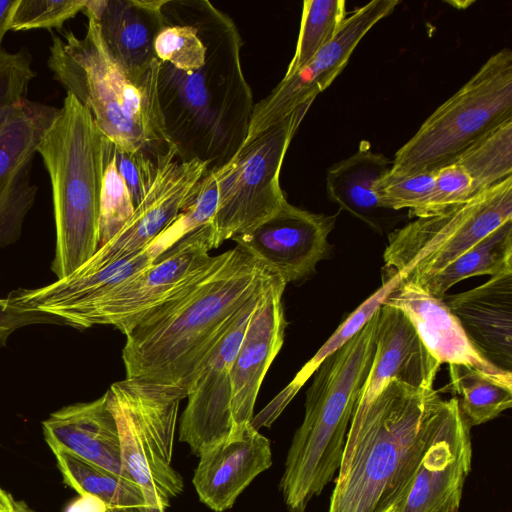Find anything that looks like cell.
<instances>
[{"mask_svg":"<svg viewBox=\"0 0 512 512\" xmlns=\"http://www.w3.org/2000/svg\"><path fill=\"white\" fill-rule=\"evenodd\" d=\"M275 274L237 246L210 261L122 333L126 378L188 394L236 314Z\"/></svg>","mask_w":512,"mask_h":512,"instance_id":"cell-1","label":"cell"},{"mask_svg":"<svg viewBox=\"0 0 512 512\" xmlns=\"http://www.w3.org/2000/svg\"><path fill=\"white\" fill-rule=\"evenodd\" d=\"M200 4L205 62L180 71L159 61L157 92L165 133L177 159L205 162L215 171L241 149L255 104L242 69L236 24L211 2Z\"/></svg>","mask_w":512,"mask_h":512,"instance_id":"cell-2","label":"cell"},{"mask_svg":"<svg viewBox=\"0 0 512 512\" xmlns=\"http://www.w3.org/2000/svg\"><path fill=\"white\" fill-rule=\"evenodd\" d=\"M443 404L434 388L394 379L356 406L328 512H392L413 482Z\"/></svg>","mask_w":512,"mask_h":512,"instance_id":"cell-3","label":"cell"},{"mask_svg":"<svg viewBox=\"0 0 512 512\" xmlns=\"http://www.w3.org/2000/svg\"><path fill=\"white\" fill-rule=\"evenodd\" d=\"M87 18L83 37L72 31L52 34L48 68L118 150L157 157L172 146L158 101L160 62L141 75L128 72L112 56L98 22Z\"/></svg>","mask_w":512,"mask_h":512,"instance_id":"cell-4","label":"cell"},{"mask_svg":"<svg viewBox=\"0 0 512 512\" xmlns=\"http://www.w3.org/2000/svg\"><path fill=\"white\" fill-rule=\"evenodd\" d=\"M377 312L326 357L306 392L304 419L292 438L279 483L289 512H306L339 469L347 432L375 353Z\"/></svg>","mask_w":512,"mask_h":512,"instance_id":"cell-5","label":"cell"},{"mask_svg":"<svg viewBox=\"0 0 512 512\" xmlns=\"http://www.w3.org/2000/svg\"><path fill=\"white\" fill-rule=\"evenodd\" d=\"M104 140L89 111L67 94L38 147L52 188V271L58 279L82 266L99 247Z\"/></svg>","mask_w":512,"mask_h":512,"instance_id":"cell-6","label":"cell"},{"mask_svg":"<svg viewBox=\"0 0 512 512\" xmlns=\"http://www.w3.org/2000/svg\"><path fill=\"white\" fill-rule=\"evenodd\" d=\"M512 120V51L502 48L395 153L390 172L433 171Z\"/></svg>","mask_w":512,"mask_h":512,"instance_id":"cell-7","label":"cell"},{"mask_svg":"<svg viewBox=\"0 0 512 512\" xmlns=\"http://www.w3.org/2000/svg\"><path fill=\"white\" fill-rule=\"evenodd\" d=\"M106 394L122 463L142 491L144 512H166L184 487L171 461L179 403L187 395L176 387L130 378L113 383Z\"/></svg>","mask_w":512,"mask_h":512,"instance_id":"cell-8","label":"cell"},{"mask_svg":"<svg viewBox=\"0 0 512 512\" xmlns=\"http://www.w3.org/2000/svg\"><path fill=\"white\" fill-rule=\"evenodd\" d=\"M512 220V176L440 214L416 218L388 236L382 284L422 285L499 226Z\"/></svg>","mask_w":512,"mask_h":512,"instance_id":"cell-9","label":"cell"},{"mask_svg":"<svg viewBox=\"0 0 512 512\" xmlns=\"http://www.w3.org/2000/svg\"><path fill=\"white\" fill-rule=\"evenodd\" d=\"M310 106L296 109L259 134L219 168L218 204L211 223L215 248L269 218L287 202L280 186L281 167Z\"/></svg>","mask_w":512,"mask_h":512,"instance_id":"cell-10","label":"cell"},{"mask_svg":"<svg viewBox=\"0 0 512 512\" xmlns=\"http://www.w3.org/2000/svg\"><path fill=\"white\" fill-rule=\"evenodd\" d=\"M211 224L184 235L154 262L78 314L70 326L111 325L121 332L139 315L203 268L214 249Z\"/></svg>","mask_w":512,"mask_h":512,"instance_id":"cell-11","label":"cell"},{"mask_svg":"<svg viewBox=\"0 0 512 512\" xmlns=\"http://www.w3.org/2000/svg\"><path fill=\"white\" fill-rule=\"evenodd\" d=\"M399 4V0H374L348 16L338 34L302 69L289 77H283L268 96L254 105L243 145L296 109L312 104L315 97L328 88L343 71L362 38Z\"/></svg>","mask_w":512,"mask_h":512,"instance_id":"cell-12","label":"cell"},{"mask_svg":"<svg viewBox=\"0 0 512 512\" xmlns=\"http://www.w3.org/2000/svg\"><path fill=\"white\" fill-rule=\"evenodd\" d=\"M271 280L236 314L187 394L179 440L188 444L197 457L212 446L235 437L231 368L250 316Z\"/></svg>","mask_w":512,"mask_h":512,"instance_id":"cell-13","label":"cell"},{"mask_svg":"<svg viewBox=\"0 0 512 512\" xmlns=\"http://www.w3.org/2000/svg\"><path fill=\"white\" fill-rule=\"evenodd\" d=\"M470 429L458 398L444 400L436 431L413 482L392 512H460L463 487L471 470Z\"/></svg>","mask_w":512,"mask_h":512,"instance_id":"cell-14","label":"cell"},{"mask_svg":"<svg viewBox=\"0 0 512 512\" xmlns=\"http://www.w3.org/2000/svg\"><path fill=\"white\" fill-rule=\"evenodd\" d=\"M58 111L26 98L0 127V248L21 235L37 193L31 181L32 164Z\"/></svg>","mask_w":512,"mask_h":512,"instance_id":"cell-15","label":"cell"},{"mask_svg":"<svg viewBox=\"0 0 512 512\" xmlns=\"http://www.w3.org/2000/svg\"><path fill=\"white\" fill-rule=\"evenodd\" d=\"M207 171L205 162L178 160L173 146L160 154L156 177L147 195L120 231L83 265H105L146 249L179 215Z\"/></svg>","mask_w":512,"mask_h":512,"instance_id":"cell-16","label":"cell"},{"mask_svg":"<svg viewBox=\"0 0 512 512\" xmlns=\"http://www.w3.org/2000/svg\"><path fill=\"white\" fill-rule=\"evenodd\" d=\"M336 219L287 201L272 216L231 239L288 283L309 276L327 256Z\"/></svg>","mask_w":512,"mask_h":512,"instance_id":"cell-17","label":"cell"},{"mask_svg":"<svg viewBox=\"0 0 512 512\" xmlns=\"http://www.w3.org/2000/svg\"><path fill=\"white\" fill-rule=\"evenodd\" d=\"M286 282L275 274L253 310L231 368L235 437L253 421L263 379L279 353L287 321L282 302Z\"/></svg>","mask_w":512,"mask_h":512,"instance_id":"cell-18","label":"cell"},{"mask_svg":"<svg viewBox=\"0 0 512 512\" xmlns=\"http://www.w3.org/2000/svg\"><path fill=\"white\" fill-rule=\"evenodd\" d=\"M440 366L405 314L382 304L377 312L372 365L356 406L368 404L394 379L417 388H434Z\"/></svg>","mask_w":512,"mask_h":512,"instance_id":"cell-19","label":"cell"},{"mask_svg":"<svg viewBox=\"0 0 512 512\" xmlns=\"http://www.w3.org/2000/svg\"><path fill=\"white\" fill-rule=\"evenodd\" d=\"M271 465L270 440L251 423L240 436L204 451L192 482L203 504L214 512H224Z\"/></svg>","mask_w":512,"mask_h":512,"instance_id":"cell-20","label":"cell"},{"mask_svg":"<svg viewBox=\"0 0 512 512\" xmlns=\"http://www.w3.org/2000/svg\"><path fill=\"white\" fill-rule=\"evenodd\" d=\"M443 299L475 349L497 368L512 373V272Z\"/></svg>","mask_w":512,"mask_h":512,"instance_id":"cell-21","label":"cell"},{"mask_svg":"<svg viewBox=\"0 0 512 512\" xmlns=\"http://www.w3.org/2000/svg\"><path fill=\"white\" fill-rule=\"evenodd\" d=\"M382 304L393 306L405 314L440 364L468 366L495 376L512 374L488 362L469 341L443 299L434 297L421 286L399 281Z\"/></svg>","mask_w":512,"mask_h":512,"instance_id":"cell-22","label":"cell"},{"mask_svg":"<svg viewBox=\"0 0 512 512\" xmlns=\"http://www.w3.org/2000/svg\"><path fill=\"white\" fill-rule=\"evenodd\" d=\"M42 427L50 448L65 449L131 480L122 463L118 426L106 393L94 401L61 408L43 421Z\"/></svg>","mask_w":512,"mask_h":512,"instance_id":"cell-23","label":"cell"},{"mask_svg":"<svg viewBox=\"0 0 512 512\" xmlns=\"http://www.w3.org/2000/svg\"><path fill=\"white\" fill-rule=\"evenodd\" d=\"M163 0H86L82 12L94 18L112 56L130 73L141 75L159 60L154 39L162 26Z\"/></svg>","mask_w":512,"mask_h":512,"instance_id":"cell-24","label":"cell"},{"mask_svg":"<svg viewBox=\"0 0 512 512\" xmlns=\"http://www.w3.org/2000/svg\"><path fill=\"white\" fill-rule=\"evenodd\" d=\"M391 161L374 152L368 141H362L357 151L332 165L326 175V191L330 201L342 210L381 231L384 211L379 206L375 184L389 171Z\"/></svg>","mask_w":512,"mask_h":512,"instance_id":"cell-25","label":"cell"},{"mask_svg":"<svg viewBox=\"0 0 512 512\" xmlns=\"http://www.w3.org/2000/svg\"><path fill=\"white\" fill-rule=\"evenodd\" d=\"M512 272V220L499 226L421 286L438 299L458 282L480 275Z\"/></svg>","mask_w":512,"mask_h":512,"instance_id":"cell-26","label":"cell"},{"mask_svg":"<svg viewBox=\"0 0 512 512\" xmlns=\"http://www.w3.org/2000/svg\"><path fill=\"white\" fill-rule=\"evenodd\" d=\"M449 371V390L461 396L459 409L470 428L511 408L512 374L495 376L462 365H450Z\"/></svg>","mask_w":512,"mask_h":512,"instance_id":"cell-27","label":"cell"},{"mask_svg":"<svg viewBox=\"0 0 512 512\" xmlns=\"http://www.w3.org/2000/svg\"><path fill=\"white\" fill-rule=\"evenodd\" d=\"M63 481L79 495H91L108 508H139L145 511L140 487L133 481L105 470L62 448H51Z\"/></svg>","mask_w":512,"mask_h":512,"instance_id":"cell-28","label":"cell"},{"mask_svg":"<svg viewBox=\"0 0 512 512\" xmlns=\"http://www.w3.org/2000/svg\"><path fill=\"white\" fill-rule=\"evenodd\" d=\"M455 161L472 178L477 194L512 176V120L468 147Z\"/></svg>","mask_w":512,"mask_h":512,"instance_id":"cell-29","label":"cell"},{"mask_svg":"<svg viewBox=\"0 0 512 512\" xmlns=\"http://www.w3.org/2000/svg\"><path fill=\"white\" fill-rule=\"evenodd\" d=\"M346 18L345 0L304 1L296 49L284 77L302 69L338 34Z\"/></svg>","mask_w":512,"mask_h":512,"instance_id":"cell-30","label":"cell"},{"mask_svg":"<svg viewBox=\"0 0 512 512\" xmlns=\"http://www.w3.org/2000/svg\"><path fill=\"white\" fill-rule=\"evenodd\" d=\"M395 277L382 284L369 298L360 304L349 316L338 326L330 338L323 344L318 352L309 360L299 371L292 383L287 387L285 396L281 399L279 407L283 409L285 405L293 398L294 394L314 373L320 363L330 354L338 350L353 338L366 323L373 317L389 292L399 282Z\"/></svg>","mask_w":512,"mask_h":512,"instance_id":"cell-31","label":"cell"},{"mask_svg":"<svg viewBox=\"0 0 512 512\" xmlns=\"http://www.w3.org/2000/svg\"><path fill=\"white\" fill-rule=\"evenodd\" d=\"M134 209L129 189L117 169L115 146L105 138L98 249L120 231L131 217Z\"/></svg>","mask_w":512,"mask_h":512,"instance_id":"cell-32","label":"cell"},{"mask_svg":"<svg viewBox=\"0 0 512 512\" xmlns=\"http://www.w3.org/2000/svg\"><path fill=\"white\" fill-rule=\"evenodd\" d=\"M434 178L435 170L405 174L388 171L374 187L379 206L391 211L408 209L411 216L420 218L433 193Z\"/></svg>","mask_w":512,"mask_h":512,"instance_id":"cell-33","label":"cell"},{"mask_svg":"<svg viewBox=\"0 0 512 512\" xmlns=\"http://www.w3.org/2000/svg\"><path fill=\"white\" fill-rule=\"evenodd\" d=\"M86 0H17L10 30L57 29L83 11Z\"/></svg>","mask_w":512,"mask_h":512,"instance_id":"cell-34","label":"cell"},{"mask_svg":"<svg viewBox=\"0 0 512 512\" xmlns=\"http://www.w3.org/2000/svg\"><path fill=\"white\" fill-rule=\"evenodd\" d=\"M32 56L26 49L9 52L0 48V127L27 97L36 76Z\"/></svg>","mask_w":512,"mask_h":512,"instance_id":"cell-35","label":"cell"},{"mask_svg":"<svg viewBox=\"0 0 512 512\" xmlns=\"http://www.w3.org/2000/svg\"><path fill=\"white\" fill-rule=\"evenodd\" d=\"M476 195L472 178L453 161L435 170L434 190L420 218L440 214Z\"/></svg>","mask_w":512,"mask_h":512,"instance_id":"cell-36","label":"cell"},{"mask_svg":"<svg viewBox=\"0 0 512 512\" xmlns=\"http://www.w3.org/2000/svg\"><path fill=\"white\" fill-rule=\"evenodd\" d=\"M115 160L136 207L153 185L158 170V156L153 157L145 152H125L115 147Z\"/></svg>","mask_w":512,"mask_h":512,"instance_id":"cell-37","label":"cell"},{"mask_svg":"<svg viewBox=\"0 0 512 512\" xmlns=\"http://www.w3.org/2000/svg\"><path fill=\"white\" fill-rule=\"evenodd\" d=\"M64 324L59 318L39 311L27 309L12 298L0 299V346L16 330L33 324Z\"/></svg>","mask_w":512,"mask_h":512,"instance_id":"cell-38","label":"cell"},{"mask_svg":"<svg viewBox=\"0 0 512 512\" xmlns=\"http://www.w3.org/2000/svg\"><path fill=\"white\" fill-rule=\"evenodd\" d=\"M107 505L91 495H80L69 503L64 512H107Z\"/></svg>","mask_w":512,"mask_h":512,"instance_id":"cell-39","label":"cell"},{"mask_svg":"<svg viewBox=\"0 0 512 512\" xmlns=\"http://www.w3.org/2000/svg\"><path fill=\"white\" fill-rule=\"evenodd\" d=\"M0 511L2 512H33L23 501L15 499L8 491L0 487Z\"/></svg>","mask_w":512,"mask_h":512,"instance_id":"cell-40","label":"cell"},{"mask_svg":"<svg viewBox=\"0 0 512 512\" xmlns=\"http://www.w3.org/2000/svg\"><path fill=\"white\" fill-rule=\"evenodd\" d=\"M17 0H0V48L5 34L10 30L11 16Z\"/></svg>","mask_w":512,"mask_h":512,"instance_id":"cell-41","label":"cell"},{"mask_svg":"<svg viewBox=\"0 0 512 512\" xmlns=\"http://www.w3.org/2000/svg\"><path fill=\"white\" fill-rule=\"evenodd\" d=\"M107 512H141L139 508L127 507V508H108Z\"/></svg>","mask_w":512,"mask_h":512,"instance_id":"cell-42","label":"cell"},{"mask_svg":"<svg viewBox=\"0 0 512 512\" xmlns=\"http://www.w3.org/2000/svg\"><path fill=\"white\" fill-rule=\"evenodd\" d=\"M0 512H2V511H0Z\"/></svg>","mask_w":512,"mask_h":512,"instance_id":"cell-43","label":"cell"}]
</instances>
